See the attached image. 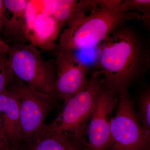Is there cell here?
<instances>
[{"label": "cell", "mask_w": 150, "mask_h": 150, "mask_svg": "<svg viewBox=\"0 0 150 150\" xmlns=\"http://www.w3.org/2000/svg\"><path fill=\"white\" fill-rule=\"evenodd\" d=\"M96 65L105 86L118 96L129 93L131 85L149 69V44L134 28L121 25L100 44Z\"/></svg>", "instance_id": "obj_1"}, {"label": "cell", "mask_w": 150, "mask_h": 150, "mask_svg": "<svg viewBox=\"0 0 150 150\" xmlns=\"http://www.w3.org/2000/svg\"><path fill=\"white\" fill-rule=\"evenodd\" d=\"M121 0H80L59 37L56 48L63 50L88 49L100 44L112 31L126 21L142 20L146 24L150 17L138 13L125 11Z\"/></svg>", "instance_id": "obj_2"}, {"label": "cell", "mask_w": 150, "mask_h": 150, "mask_svg": "<svg viewBox=\"0 0 150 150\" xmlns=\"http://www.w3.org/2000/svg\"><path fill=\"white\" fill-rule=\"evenodd\" d=\"M103 82L101 72L98 70L92 71L84 88L64 100L57 117L51 123H45L32 139L51 134L70 133L88 148V126Z\"/></svg>", "instance_id": "obj_3"}, {"label": "cell", "mask_w": 150, "mask_h": 150, "mask_svg": "<svg viewBox=\"0 0 150 150\" xmlns=\"http://www.w3.org/2000/svg\"><path fill=\"white\" fill-rule=\"evenodd\" d=\"M8 55L16 76L33 90L58 101L55 91V63L44 59L37 47L26 42L10 45Z\"/></svg>", "instance_id": "obj_4"}, {"label": "cell", "mask_w": 150, "mask_h": 150, "mask_svg": "<svg viewBox=\"0 0 150 150\" xmlns=\"http://www.w3.org/2000/svg\"><path fill=\"white\" fill-rule=\"evenodd\" d=\"M6 88L13 93L18 100L22 136L20 145L25 144L33 139L45 124L46 116L58 101L30 88L15 75Z\"/></svg>", "instance_id": "obj_5"}, {"label": "cell", "mask_w": 150, "mask_h": 150, "mask_svg": "<svg viewBox=\"0 0 150 150\" xmlns=\"http://www.w3.org/2000/svg\"><path fill=\"white\" fill-rule=\"evenodd\" d=\"M105 150H150V136L142 128L129 93L118 96Z\"/></svg>", "instance_id": "obj_6"}, {"label": "cell", "mask_w": 150, "mask_h": 150, "mask_svg": "<svg viewBox=\"0 0 150 150\" xmlns=\"http://www.w3.org/2000/svg\"><path fill=\"white\" fill-rule=\"evenodd\" d=\"M51 1H28L25 13L28 43L43 49L54 50L60 27L51 14Z\"/></svg>", "instance_id": "obj_7"}, {"label": "cell", "mask_w": 150, "mask_h": 150, "mask_svg": "<svg viewBox=\"0 0 150 150\" xmlns=\"http://www.w3.org/2000/svg\"><path fill=\"white\" fill-rule=\"evenodd\" d=\"M56 78L55 91L58 100L64 102L84 88L88 81V67L74 51L55 48Z\"/></svg>", "instance_id": "obj_8"}, {"label": "cell", "mask_w": 150, "mask_h": 150, "mask_svg": "<svg viewBox=\"0 0 150 150\" xmlns=\"http://www.w3.org/2000/svg\"><path fill=\"white\" fill-rule=\"evenodd\" d=\"M118 103V96L103 85L88 126L89 150H105L110 135V121Z\"/></svg>", "instance_id": "obj_9"}, {"label": "cell", "mask_w": 150, "mask_h": 150, "mask_svg": "<svg viewBox=\"0 0 150 150\" xmlns=\"http://www.w3.org/2000/svg\"><path fill=\"white\" fill-rule=\"evenodd\" d=\"M0 121L4 135L11 146H19L22 136L18 100L6 88L0 93Z\"/></svg>", "instance_id": "obj_10"}, {"label": "cell", "mask_w": 150, "mask_h": 150, "mask_svg": "<svg viewBox=\"0 0 150 150\" xmlns=\"http://www.w3.org/2000/svg\"><path fill=\"white\" fill-rule=\"evenodd\" d=\"M18 147L23 150H88V147L75 135L68 133L35 138Z\"/></svg>", "instance_id": "obj_11"}, {"label": "cell", "mask_w": 150, "mask_h": 150, "mask_svg": "<svg viewBox=\"0 0 150 150\" xmlns=\"http://www.w3.org/2000/svg\"><path fill=\"white\" fill-rule=\"evenodd\" d=\"M6 10L11 14L9 18H5L3 28L8 39L13 43L26 42L25 13L28 1L4 0Z\"/></svg>", "instance_id": "obj_12"}, {"label": "cell", "mask_w": 150, "mask_h": 150, "mask_svg": "<svg viewBox=\"0 0 150 150\" xmlns=\"http://www.w3.org/2000/svg\"><path fill=\"white\" fill-rule=\"evenodd\" d=\"M77 0H52L51 14L60 28L67 23L79 5Z\"/></svg>", "instance_id": "obj_13"}, {"label": "cell", "mask_w": 150, "mask_h": 150, "mask_svg": "<svg viewBox=\"0 0 150 150\" xmlns=\"http://www.w3.org/2000/svg\"><path fill=\"white\" fill-rule=\"evenodd\" d=\"M137 115L144 131L150 136V91L148 88L140 93L138 99Z\"/></svg>", "instance_id": "obj_14"}, {"label": "cell", "mask_w": 150, "mask_h": 150, "mask_svg": "<svg viewBox=\"0 0 150 150\" xmlns=\"http://www.w3.org/2000/svg\"><path fill=\"white\" fill-rule=\"evenodd\" d=\"M14 75L8 53L0 52V93Z\"/></svg>", "instance_id": "obj_15"}, {"label": "cell", "mask_w": 150, "mask_h": 150, "mask_svg": "<svg viewBox=\"0 0 150 150\" xmlns=\"http://www.w3.org/2000/svg\"><path fill=\"white\" fill-rule=\"evenodd\" d=\"M121 6L125 11L138 13L150 17V0H123Z\"/></svg>", "instance_id": "obj_16"}, {"label": "cell", "mask_w": 150, "mask_h": 150, "mask_svg": "<svg viewBox=\"0 0 150 150\" xmlns=\"http://www.w3.org/2000/svg\"><path fill=\"white\" fill-rule=\"evenodd\" d=\"M6 10L4 1L0 0V32L3 28Z\"/></svg>", "instance_id": "obj_17"}, {"label": "cell", "mask_w": 150, "mask_h": 150, "mask_svg": "<svg viewBox=\"0 0 150 150\" xmlns=\"http://www.w3.org/2000/svg\"><path fill=\"white\" fill-rule=\"evenodd\" d=\"M10 147L6 137L0 134V150H8Z\"/></svg>", "instance_id": "obj_18"}, {"label": "cell", "mask_w": 150, "mask_h": 150, "mask_svg": "<svg viewBox=\"0 0 150 150\" xmlns=\"http://www.w3.org/2000/svg\"><path fill=\"white\" fill-rule=\"evenodd\" d=\"M10 45L2 40L0 37V52L8 53Z\"/></svg>", "instance_id": "obj_19"}, {"label": "cell", "mask_w": 150, "mask_h": 150, "mask_svg": "<svg viewBox=\"0 0 150 150\" xmlns=\"http://www.w3.org/2000/svg\"><path fill=\"white\" fill-rule=\"evenodd\" d=\"M8 150H23L20 148L18 146H11Z\"/></svg>", "instance_id": "obj_20"}, {"label": "cell", "mask_w": 150, "mask_h": 150, "mask_svg": "<svg viewBox=\"0 0 150 150\" xmlns=\"http://www.w3.org/2000/svg\"><path fill=\"white\" fill-rule=\"evenodd\" d=\"M0 134H1L3 136L4 135V132H3L2 126L1 123V121H0ZM5 137V136H4Z\"/></svg>", "instance_id": "obj_21"}]
</instances>
